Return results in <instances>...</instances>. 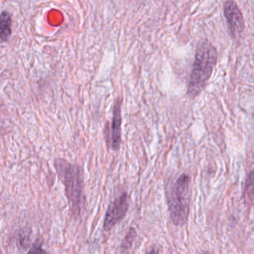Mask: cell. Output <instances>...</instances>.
Instances as JSON below:
<instances>
[{
	"label": "cell",
	"mask_w": 254,
	"mask_h": 254,
	"mask_svg": "<svg viewBox=\"0 0 254 254\" xmlns=\"http://www.w3.org/2000/svg\"><path fill=\"white\" fill-rule=\"evenodd\" d=\"M190 204V178L181 175L171 187L168 194V205L171 219L175 225L185 224Z\"/></svg>",
	"instance_id": "cell-3"
},
{
	"label": "cell",
	"mask_w": 254,
	"mask_h": 254,
	"mask_svg": "<svg viewBox=\"0 0 254 254\" xmlns=\"http://www.w3.org/2000/svg\"><path fill=\"white\" fill-rule=\"evenodd\" d=\"M216 63L215 47L209 41L199 43L187 90V94L190 98H195L203 91Z\"/></svg>",
	"instance_id": "cell-2"
},
{
	"label": "cell",
	"mask_w": 254,
	"mask_h": 254,
	"mask_svg": "<svg viewBox=\"0 0 254 254\" xmlns=\"http://www.w3.org/2000/svg\"><path fill=\"white\" fill-rule=\"evenodd\" d=\"M130 206V197L127 192L122 193L108 206L104 219L103 229L110 231L113 227L121 222L127 215Z\"/></svg>",
	"instance_id": "cell-4"
},
{
	"label": "cell",
	"mask_w": 254,
	"mask_h": 254,
	"mask_svg": "<svg viewBox=\"0 0 254 254\" xmlns=\"http://www.w3.org/2000/svg\"><path fill=\"white\" fill-rule=\"evenodd\" d=\"M245 195L247 201L254 204V170L248 174L245 181Z\"/></svg>",
	"instance_id": "cell-8"
},
{
	"label": "cell",
	"mask_w": 254,
	"mask_h": 254,
	"mask_svg": "<svg viewBox=\"0 0 254 254\" xmlns=\"http://www.w3.org/2000/svg\"><path fill=\"white\" fill-rule=\"evenodd\" d=\"M224 11L232 37L238 38L245 29V21L240 9L236 2L227 1L224 3Z\"/></svg>",
	"instance_id": "cell-6"
},
{
	"label": "cell",
	"mask_w": 254,
	"mask_h": 254,
	"mask_svg": "<svg viewBox=\"0 0 254 254\" xmlns=\"http://www.w3.org/2000/svg\"><path fill=\"white\" fill-rule=\"evenodd\" d=\"M11 14L8 11H2L0 16V38L2 43L8 41L11 35Z\"/></svg>",
	"instance_id": "cell-7"
},
{
	"label": "cell",
	"mask_w": 254,
	"mask_h": 254,
	"mask_svg": "<svg viewBox=\"0 0 254 254\" xmlns=\"http://www.w3.org/2000/svg\"><path fill=\"white\" fill-rule=\"evenodd\" d=\"M136 230L133 228H130L127 232L126 236H125L124 240L122 244V249L124 251H127L131 248L133 240L136 237Z\"/></svg>",
	"instance_id": "cell-9"
},
{
	"label": "cell",
	"mask_w": 254,
	"mask_h": 254,
	"mask_svg": "<svg viewBox=\"0 0 254 254\" xmlns=\"http://www.w3.org/2000/svg\"><path fill=\"white\" fill-rule=\"evenodd\" d=\"M159 252H160L159 248H157V247L154 246L151 247L148 251H147L145 254H159Z\"/></svg>",
	"instance_id": "cell-11"
},
{
	"label": "cell",
	"mask_w": 254,
	"mask_h": 254,
	"mask_svg": "<svg viewBox=\"0 0 254 254\" xmlns=\"http://www.w3.org/2000/svg\"><path fill=\"white\" fill-rule=\"evenodd\" d=\"M105 139L108 148L114 151L120 150L122 142V99L117 98L114 105L111 123H108Z\"/></svg>",
	"instance_id": "cell-5"
},
{
	"label": "cell",
	"mask_w": 254,
	"mask_h": 254,
	"mask_svg": "<svg viewBox=\"0 0 254 254\" xmlns=\"http://www.w3.org/2000/svg\"><path fill=\"white\" fill-rule=\"evenodd\" d=\"M54 166L59 180L64 186L72 216L81 218L87 206L84 169L79 165L69 163L63 158L56 159Z\"/></svg>",
	"instance_id": "cell-1"
},
{
	"label": "cell",
	"mask_w": 254,
	"mask_h": 254,
	"mask_svg": "<svg viewBox=\"0 0 254 254\" xmlns=\"http://www.w3.org/2000/svg\"><path fill=\"white\" fill-rule=\"evenodd\" d=\"M28 254H49L40 245H35L33 248H31Z\"/></svg>",
	"instance_id": "cell-10"
}]
</instances>
